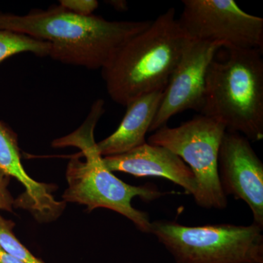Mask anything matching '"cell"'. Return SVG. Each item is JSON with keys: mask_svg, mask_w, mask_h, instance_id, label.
Here are the masks:
<instances>
[{"mask_svg": "<svg viewBox=\"0 0 263 263\" xmlns=\"http://www.w3.org/2000/svg\"><path fill=\"white\" fill-rule=\"evenodd\" d=\"M152 22L82 16L60 5L26 15L0 13V29L46 41L51 45L48 57L89 70L103 68L123 43L148 28Z\"/></svg>", "mask_w": 263, "mask_h": 263, "instance_id": "cell-1", "label": "cell"}, {"mask_svg": "<svg viewBox=\"0 0 263 263\" xmlns=\"http://www.w3.org/2000/svg\"><path fill=\"white\" fill-rule=\"evenodd\" d=\"M105 102L96 100L84 124L68 136L57 138L52 146H74L80 152L70 157L66 170L68 187L62 195L63 201L86 205L89 212L103 208L125 216L140 231L149 233L151 222L146 212L135 209L132 201L140 197L146 202L162 196L155 186H133L124 183L103 163L95 141V129L105 113Z\"/></svg>", "mask_w": 263, "mask_h": 263, "instance_id": "cell-2", "label": "cell"}, {"mask_svg": "<svg viewBox=\"0 0 263 263\" xmlns=\"http://www.w3.org/2000/svg\"><path fill=\"white\" fill-rule=\"evenodd\" d=\"M190 41L175 8L123 43L102 70L107 92L126 106L142 95L165 89Z\"/></svg>", "mask_w": 263, "mask_h": 263, "instance_id": "cell-3", "label": "cell"}, {"mask_svg": "<svg viewBox=\"0 0 263 263\" xmlns=\"http://www.w3.org/2000/svg\"><path fill=\"white\" fill-rule=\"evenodd\" d=\"M226 55L211 62L200 114L249 141L263 139L262 51L223 46Z\"/></svg>", "mask_w": 263, "mask_h": 263, "instance_id": "cell-4", "label": "cell"}, {"mask_svg": "<svg viewBox=\"0 0 263 263\" xmlns=\"http://www.w3.org/2000/svg\"><path fill=\"white\" fill-rule=\"evenodd\" d=\"M262 228L232 224L186 226L168 220L151 222V234L176 263H263Z\"/></svg>", "mask_w": 263, "mask_h": 263, "instance_id": "cell-5", "label": "cell"}, {"mask_svg": "<svg viewBox=\"0 0 263 263\" xmlns=\"http://www.w3.org/2000/svg\"><path fill=\"white\" fill-rule=\"evenodd\" d=\"M226 133L222 124L200 114L179 127L164 126L148 138V143L168 148L191 169L197 186L193 197L202 209L228 206L218 173L219 147Z\"/></svg>", "mask_w": 263, "mask_h": 263, "instance_id": "cell-6", "label": "cell"}, {"mask_svg": "<svg viewBox=\"0 0 263 263\" xmlns=\"http://www.w3.org/2000/svg\"><path fill=\"white\" fill-rule=\"evenodd\" d=\"M178 19L190 39L263 51V18L234 0H183Z\"/></svg>", "mask_w": 263, "mask_h": 263, "instance_id": "cell-7", "label": "cell"}, {"mask_svg": "<svg viewBox=\"0 0 263 263\" xmlns=\"http://www.w3.org/2000/svg\"><path fill=\"white\" fill-rule=\"evenodd\" d=\"M224 45L190 39L164 90L149 132L167 125L170 119L188 110L200 113L203 105L208 68Z\"/></svg>", "mask_w": 263, "mask_h": 263, "instance_id": "cell-8", "label": "cell"}, {"mask_svg": "<svg viewBox=\"0 0 263 263\" xmlns=\"http://www.w3.org/2000/svg\"><path fill=\"white\" fill-rule=\"evenodd\" d=\"M223 193L247 204L253 223L263 228V163L250 141L237 133H224L218 156Z\"/></svg>", "mask_w": 263, "mask_h": 263, "instance_id": "cell-9", "label": "cell"}, {"mask_svg": "<svg viewBox=\"0 0 263 263\" xmlns=\"http://www.w3.org/2000/svg\"><path fill=\"white\" fill-rule=\"evenodd\" d=\"M110 172H122L136 177L157 176L169 180L195 195L197 181L193 171L181 158L165 147L146 143L121 155L103 157Z\"/></svg>", "mask_w": 263, "mask_h": 263, "instance_id": "cell-10", "label": "cell"}, {"mask_svg": "<svg viewBox=\"0 0 263 263\" xmlns=\"http://www.w3.org/2000/svg\"><path fill=\"white\" fill-rule=\"evenodd\" d=\"M18 146V136L0 121V170L23 185L25 192L15 199V208L28 210L37 221L56 216L63 207L53 196V185L34 181L26 172Z\"/></svg>", "mask_w": 263, "mask_h": 263, "instance_id": "cell-11", "label": "cell"}, {"mask_svg": "<svg viewBox=\"0 0 263 263\" xmlns=\"http://www.w3.org/2000/svg\"><path fill=\"white\" fill-rule=\"evenodd\" d=\"M164 90L142 95L126 105L125 115L117 130L97 143L102 157L121 155L146 143V133L160 108Z\"/></svg>", "mask_w": 263, "mask_h": 263, "instance_id": "cell-12", "label": "cell"}, {"mask_svg": "<svg viewBox=\"0 0 263 263\" xmlns=\"http://www.w3.org/2000/svg\"><path fill=\"white\" fill-rule=\"evenodd\" d=\"M51 45L46 41L0 29V63L10 57L22 53H31L35 56H49Z\"/></svg>", "mask_w": 263, "mask_h": 263, "instance_id": "cell-13", "label": "cell"}, {"mask_svg": "<svg viewBox=\"0 0 263 263\" xmlns=\"http://www.w3.org/2000/svg\"><path fill=\"white\" fill-rule=\"evenodd\" d=\"M15 223L10 219H5L0 212V247L22 262L45 263L17 238L13 231Z\"/></svg>", "mask_w": 263, "mask_h": 263, "instance_id": "cell-14", "label": "cell"}, {"mask_svg": "<svg viewBox=\"0 0 263 263\" xmlns=\"http://www.w3.org/2000/svg\"><path fill=\"white\" fill-rule=\"evenodd\" d=\"M60 5L74 14L89 16L98 8L99 3L96 0H61Z\"/></svg>", "mask_w": 263, "mask_h": 263, "instance_id": "cell-15", "label": "cell"}, {"mask_svg": "<svg viewBox=\"0 0 263 263\" xmlns=\"http://www.w3.org/2000/svg\"><path fill=\"white\" fill-rule=\"evenodd\" d=\"M11 178L0 170V212H13L15 199L12 196L9 188Z\"/></svg>", "mask_w": 263, "mask_h": 263, "instance_id": "cell-16", "label": "cell"}, {"mask_svg": "<svg viewBox=\"0 0 263 263\" xmlns=\"http://www.w3.org/2000/svg\"><path fill=\"white\" fill-rule=\"evenodd\" d=\"M0 263H24L19 259L15 258L11 254L5 252L4 249L0 247Z\"/></svg>", "mask_w": 263, "mask_h": 263, "instance_id": "cell-17", "label": "cell"}, {"mask_svg": "<svg viewBox=\"0 0 263 263\" xmlns=\"http://www.w3.org/2000/svg\"><path fill=\"white\" fill-rule=\"evenodd\" d=\"M114 10L119 12L127 11L128 10V3L124 0H110L107 2Z\"/></svg>", "mask_w": 263, "mask_h": 263, "instance_id": "cell-18", "label": "cell"}, {"mask_svg": "<svg viewBox=\"0 0 263 263\" xmlns=\"http://www.w3.org/2000/svg\"><path fill=\"white\" fill-rule=\"evenodd\" d=\"M127 263H133V262H127Z\"/></svg>", "mask_w": 263, "mask_h": 263, "instance_id": "cell-19", "label": "cell"}]
</instances>
